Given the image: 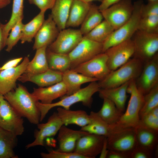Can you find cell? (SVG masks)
Returning <instances> with one entry per match:
<instances>
[{
  "mask_svg": "<svg viewBox=\"0 0 158 158\" xmlns=\"http://www.w3.org/2000/svg\"><path fill=\"white\" fill-rule=\"evenodd\" d=\"M4 98L22 117L31 123L37 125L40 121V113L37 106L39 101L23 85L18 87L4 95Z\"/></svg>",
  "mask_w": 158,
  "mask_h": 158,
  "instance_id": "cell-1",
  "label": "cell"
},
{
  "mask_svg": "<svg viewBox=\"0 0 158 158\" xmlns=\"http://www.w3.org/2000/svg\"><path fill=\"white\" fill-rule=\"evenodd\" d=\"M100 89L99 83L93 81L85 87L81 88L77 92L68 96L65 95L61 97V100L57 102L49 104H44L39 101L37 106L40 113V122L44 118L49 111L57 107L67 109L73 104L81 102L83 105L90 108L93 102L92 96Z\"/></svg>",
  "mask_w": 158,
  "mask_h": 158,
  "instance_id": "cell-2",
  "label": "cell"
},
{
  "mask_svg": "<svg viewBox=\"0 0 158 158\" xmlns=\"http://www.w3.org/2000/svg\"><path fill=\"white\" fill-rule=\"evenodd\" d=\"M136 79L129 82L127 92L130 95L126 111L116 124L109 126L110 130L120 128H135L140 120L139 113L144 102V95L138 89Z\"/></svg>",
  "mask_w": 158,
  "mask_h": 158,
  "instance_id": "cell-3",
  "label": "cell"
},
{
  "mask_svg": "<svg viewBox=\"0 0 158 158\" xmlns=\"http://www.w3.org/2000/svg\"><path fill=\"white\" fill-rule=\"evenodd\" d=\"M143 63L133 57L117 69L111 71L104 79L98 82L100 88L119 86L132 79H136L142 70Z\"/></svg>",
  "mask_w": 158,
  "mask_h": 158,
  "instance_id": "cell-4",
  "label": "cell"
},
{
  "mask_svg": "<svg viewBox=\"0 0 158 158\" xmlns=\"http://www.w3.org/2000/svg\"><path fill=\"white\" fill-rule=\"evenodd\" d=\"M143 4L142 0H138L134 2L133 11L130 18L124 24L114 30L103 43L102 53L112 47L131 39L138 30Z\"/></svg>",
  "mask_w": 158,
  "mask_h": 158,
  "instance_id": "cell-5",
  "label": "cell"
},
{
  "mask_svg": "<svg viewBox=\"0 0 158 158\" xmlns=\"http://www.w3.org/2000/svg\"><path fill=\"white\" fill-rule=\"evenodd\" d=\"M107 138L109 150L130 154L137 146L135 128L111 130Z\"/></svg>",
  "mask_w": 158,
  "mask_h": 158,
  "instance_id": "cell-6",
  "label": "cell"
},
{
  "mask_svg": "<svg viewBox=\"0 0 158 158\" xmlns=\"http://www.w3.org/2000/svg\"><path fill=\"white\" fill-rule=\"evenodd\" d=\"M132 39L134 46V57L143 64L152 59L158 51V34H151L137 30Z\"/></svg>",
  "mask_w": 158,
  "mask_h": 158,
  "instance_id": "cell-7",
  "label": "cell"
},
{
  "mask_svg": "<svg viewBox=\"0 0 158 158\" xmlns=\"http://www.w3.org/2000/svg\"><path fill=\"white\" fill-rule=\"evenodd\" d=\"M103 43L97 42L83 36L75 47L68 54L71 61L70 69L102 53Z\"/></svg>",
  "mask_w": 158,
  "mask_h": 158,
  "instance_id": "cell-8",
  "label": "cell"
},
{
  "mask_svg": "<svg viewBox=\"0 0 158 158\" xmlns=\"http://www.w3.org/2000/svg\"><path fill=\"white\" fill-rule=\"evenodd\" d=\"M133 9L131 0H122L100 12L103 18L115 30L128 20Z\"/></svg>",
  "mask_w": 158,
  "mask_h": 158,
  "instance_id": "cell-9",
  "label": "cell"
},
{
  "mask_svg": "<svg viewBox=\"0 0 158 158\" xmlns=\"http://www.w3.org/2000/svg\"><path fill=\"white\" fill-rule=\"evenodd\" d=\"M107 59L106 54L102 53L71 70L87 77L96 78L98 81H101L111 72L107 66Z\"/></svg>",
  "mask_w": 158,
  "mask_h": 158,
  "instance_id": "cell-10",
  "label": "cell"
},
{
  "mask_svg": "<svg viewBox=\"0 0 158 158\" xmlns=\"http://www.w3.org/2000/svg\"><path fill=\"white\" fill-rule=\"evenodd\" d=\"M135 47L131 39L108 49L105 53L107 57V64L109 69L114 71L126 63L133 56Z\"/></svg>",
  "mask_w": 158,
  "mask_h": 158,
  "instance_id": "cell-11",
  "label": "cell"
},
{
  "mask_svg": "<svg viewBox=\"0 0 158 158\" xmlns=\"http://www.w3.org/2000/svg\"><path fill=\"white\" fill-rule=\"evenodd\" d=\"M21 117L4 99L0 103V127L18 136L24 132Z\"/></svg>",
  "mask_w": 158,
  "mask_h": 158,
  "instance_id": "cell-12",
  "label": "cell"
},
{
  "mask_svg": "<svg viewBox=\"0 0 158 158\" xmlns=\"http://www.w3.org/2000/svg\"><path fill=\"white\" fill-rule=\"evenodd\" d=\"M83 37L80 29H64L60 31L55 40L47 48L54 52L68 54L77 45Z\"/></svg>",
  "mask_w": 158,
  "mask_h": 158,
  "instance_id": "cell-13",
  "label": "cell"
},
{
  "mask_svg": "<svg viewBox=\"0 0 158 158\" xmlns=\"http://www.w3.org/2000/svg\"><path fill=\"white\" fill-rule=\"evenodd\" d=\"M136 87L144 95L158 84V54L145 63L141 73L135 80Z\"/></svg>",
  "mask_w": 158,
  "mask_h": 158,
  "instance_id": "cell-14",
  "label": "cell"
},
{
  "mask_svg": "<svg viewBox=\"0 0 158 158\" xmlns=\"http://www.w3.org/2000/svg\"><path fill=\"white\" fill-rule=\"evenodd\" d=\"M105 137L88 133L78 140L74 152L84 158H95L101 152Z\"/></svg>",
  "mask_w": 158,
  "mask_h": 158,
  "instance_id": "cell-15",
  "label": "cell"
},
{
  "mask_svg": "<svg viewBox=\"0 0 158 158\" xmlns=\"http://www.w3.org/2000/svg\"><path fill=\"white\" fill-rule=\"evenodd\" d=\"M63 125L57 112H54L45 123L37 124L39 130L35 133V139L32 142L27 145V149L37 146H44L45 139L48 137L54 136Z\"/></svg>",
  "mask_w": 158,
  "mask_h": 158,
  "instance_id": "cell-16",
  "label": "cell"
},
{
  "mask_svg": "<svg viewBox=\"0 0 158 158\" xmlns=\"http://www.w3.org/2000/svg\"><path fill=\"white\" fill-rule=\"evenodd\" d=\"M29 61V58L25 56L16 66L0 71V93L4 95L16 87V81L24 73Z\"/></svg>",
  "mask_w": 158,
  "mask_h": 158,
  "instance_id": "cell-17",
  "label": "cell"
},
{
  "mask_svg": "<svg viewBox=\"0 0 158 158\" xmlns=\"http://www.w3.org/2000/svg\"><path fill=\"white\" fill-rule=\"evenodd\" d=\"M59 32L51 14H49L34 37L33 49L44 46L48 47L55 40Z\"/></svg>",
  "mask_w": 158,
  "mask_h": 158,
  "instance_id": "cell-18",
  "label": "cell"
},
{
  "mask_svg": "<svg viewBox=\"0 0 158 158\" xmlns=\"http://www.w3.org/2000/svg\"><path fill=\"white\" fill-rule=\"evenodd\" d=\"M57 139L59 147L57 150L71 152H74L76 142L82 136L88 133L81 130H75L63 125L58 132Z\"/></svg>",
  "mask_w": 158,
  "mask_h": 158,
  "instance_id": "cell-19",
  "label": "cell"
},
{
  "mask_svg": "<svg viewBox=\"0 0 158 158\" xmlns=\"http://www.w3.org/2000/svg\"><path fill=\"white\" fill-rule=\"evenodd\" d=\"M67 91L66 86L62 81L45 87L34 88L32 93L41 103L49 104L54 100L65 95Z\"/></svg>",
  "mask_w": 158,
  "mask_h": 158,
  "instance_id": "cell-20",
  "label": "cell"
},
{
  "mask_svg": "<svg viewBox=\"0 0 158 158\" xmlns=\"http://www.w3.org/2000/svg\"><path fill=\"white\" fill-rule=\"evenodd\" d=\"M135 128L137 145L154 152L158 148V131L147 127L140 122Z\"/></svg>",
  "mask_w": 158,
  "mask_h": 158,
  "instance_id": "cell-21",
  "label": "cell"
},
{
  "mask_svg": "<svg viewBox=\"0 0 158 158\" xmlns=\"http://www.w3.org/2000/svg\"><path fill=\"white\" fill-rule=\"evenodd\" d=\"M129 82L116 87L100 88L98 92L99 96L102 99L106 98L111 101L118 109L123 112L128 97L127 93Z\"/></svg>",
  "mask_w": 158,
  "mask_h": 158,
  "instance_id": "cell-22",
  "label": "cell"
},
{
  "mask_svg": "<svg viewBox=\"0 0 158 158\" xmlns=\"http://www.w3.org/2000/svg\"><path fill=\"white\" fill-rule=\"evenodd\" d=\"M63 73L49 68L45 72L29 77L21 76L18 80L22 83L30 82L36 84L39 87H47L62 81Z\"/></svg>",
  "mask_w": 158,
  "mask_h": 158,
  "instance_id": "cell-23",
  "label": "cell"
},
{
  "mask_svg": "<svg viewBox=\"0 0 158 158\" xmlns=\"http://www.w3.org/2000/svg\"><path fill=\"white\" fill-rule=\"evenodd\" d=\"M62 81L67 89L65 95L68 96L80 90L82 84L98 80L96 78L87 77L69 69L63 73Z\"/></svg>",
  "mask_w": 158,
  "mask_h": 158,
  "instance_id": "cell-24",
  "label": "cell"
},
{
  "mask_svg": "<svg viewBox=\"0 0 158 158\" xmlns=\"http://www.w3.org/2000/svg\"><path fill=\"white\" fill-rule=\"evenodd\" d=\"M57 111L63 125L75 124L81 127L90 122L89 115L83 110H72L59 107L57 109Z\"/></svg>",
  "mask_w": 158,
  "mask_h": 158,
  "instance_id": "cell-25",
  "label": "cell"
},
{
  "mask_svg": "<svg viewBox=\"0 0 158 158\" xmlns=\"http://www.w3.org/2000/svg\"><path fill=\"white\" fill-rule=\"evenodd\" d=\"M91 4L80 0H73L66 27H78L81 25L87 15Z\"/></svg>",
  "mask_w": 158,
  "mask_h": 158,
  "instance_id": "cell-26",
  "label": "cell"
},
{
  "mask_svg": "<svg viewBox=\"0 0 158 158\" xmlns=\"http://www.w3.org/2000/svg\"><path fill=\"white\" fill-rule=\"evenodd\" d=\"M47 47L44 46L36 50L34 58L29 62L21 76L27 77L38 74L49 69L46 56Z\"/></svg>",
  "mask_w": 158,
  "mask_h": 158,
  "instance_id": "cell-27",
  "label": "cell"
},
{
  "mask_svg": "<svg viewBox=\"0 0 158 158\" xmlns=\"http://www.w3.org/2000/svg\"><path fill=\"white\" fill-rule=\"evenodd\" d=\"M73 0H56L51 14L60 31L65 28Z\"/></svg>",
  "mask_w": 158,
  "mask_h": 158,
  "instance_id": "cell-28",
  "label": "cell"
},
{
  "mask_svg": "<svg viewBox=\"0 0 158 158\" xmlns=\"http://www.w3.org/2000/svg\"><path fill=\"white\" fill-rule=\"evenodd\" d=\"M16 135L0 127V158H18L14 151L17 145Z\"/></svg>",
  "mask_w": 158,
  "mask_h": 158,
  "instance_id": "cell-29",
  "label": "cell"
},
{
  "mask_svg": "<svg viewBox=\"0 0 158 158\" xmlns=\"http://www.w3.org/2000/svg\"><path fill=\"white\" fill-rule=\"evenodd\" d=\"M89 116V123L81 127L80 130L107 137L110 131L109 125L100 117L97 112L91 111Z\"/></svg>",
  "mask_w": 158,
  "mask_h": 158,
  "instance_id": "cell-30",
  "label": "cell"
},
{
  "mask_svg": "<svg viewBox=\"0 0 158 158\" xmlns=\"http://www.w3.org/2000/svg\"><path fill=\"white\" fill-rule=\"evenodd\" d=\"M102 106L97 114L109 126L117 123L124 112L118 109L110 100L104 98Z\"/></svg>",
  "mask_w": 158,
  "mask_h": 158,
  "instance_id": "cell-31",
  "label": "cell"
},
{
  "mask_svg": "<svg viewBox=\"0 0 158 158\" xmlns=\"http://www.w3.org/2000/svg\"><path fill=\"white\" fill-rule=\"evenodd\" d=\"M46 56L49 68L63 73L70 69L71 61L68 54L54 52L47 47Z\"/></svg>",
  "mask_w": 158,
  "mask_h": 158,
  "instance_id": "cell-32",
  "label": "cell"
},
{
  "mask_svg": "<svg viewBox=\"0 0 158 158\" xmlns=\"http://www.w3.org/2000/svg\"><path fill=\"white\" fill-rule=\"evenodd\" d=\"M45 12L40 11L30 22L26 24H24L22 35L20 39L22 44L32 41L33 38L45 20L44 14Z\"/></svg>",
  "mask_w": 158,
  "mask_h": 158,
  "instance_id": "cell-33",
  "label": "cell"
},
{
  "mask_svg": "<svg viewBox=\"0 0 158 158\" xmlns=\"http://www.w3.org/2000/svg\"><path fill=\"white\" fill-rule=\"evenodd\" d=\"M103 18L98 9V6L91 4L90 9L81 24L80 31L83 35H85L99 24Z\"/></svg>",
  "mask_w": 158,
  "mask_h": 158,
  "instance_id": "cell-34",
  "label": "cell"
},
{
  "mask_svg": "<svg viewBox=\"0 0 158 158\" xmlns=\"http://www.w3.org/2000/svg\"><path fill=\"white\" fill-rule=\"evenodd\" d=\"M24 0H13L11 16L8 22L2 25V34L4 40L6 42L9 32L17 22L23 18Z\"/></svg>",
  "mask_w": 158,
  "mask_h": 158,
  "instance_id": "cell-35",
  "label": "cell"
},
{
  "mask_svg": "<svg viewBox=\"0 0 158 158\" xmlns=\"http://www.w3.org/2000/svg\"><path fill=\"white\" fill-rule=\"evenodd\" d=\"M114 30L104 20L84 36L92 41L103 43Z\"/></svg>",
  "mask_w": 158,
  "mask_h": 158,
  "instance_id": "cell-36",
  "label": "cell"
},
{
  "mask_svg": "<svg viewBox=\"0 0 158 158\" xmlns=\"http://www.w3.org/2000/svg\"><path fill=\"white\" fill-rule=\"evenodd\" d=\"M158 106V84L144 95V102L140 110V118L153 108Z\"/></svg>",
  "mask_w": 158,
  "mask_h": 158,
  "instance_id": "cell-37",
  "label": "cell"
},
{
  "mask_svg": "<svg viewBox=\"0 0 158 158\" xmlns=\"http://www.w3.org/2000/svg\"><path fill=\"white\" fill-rule=\"evenodd\" d=\"M138 30L148 33L158 34V15L141 17Z\"/></svg>",
  "mask_w": 158,
  "mask_h": 158,
  "instance_id": "cell-38",
  "label": "cell"
},
{
  "mask_svg": "<svg viewBox=\"0 0 158 158\" xmlns=\"http://www.w3.org/2000/svg\"><path fill=\"white\" fill-rule=\"evenodd\" d=\"M22 19L19 20L11 29V31L6 39V51L10 52L13 47L20 40L22 35L24 24Z\"/></svg>",
  "mask_w": 158,
  "mask_h": 158,
  "instance_id": "cell-39",
  "label": "cell"
},
{
  "mask_svg": "<svg viewBox=\"0 0 158 158\" xmlns=\"http://www.w3.org/2000/svg\"><path fill=\"white\" fill-rule=\"evenodd\" d=\"M43 158H84L74 152H67L52 150L48 153L42 152L40 154Z\"/></svg>",
  "mask_w": 158,
  "mask_h": 158,
  "instance_id": "cell-40",
  "label": "cell"
},
{
  "mask_svg": "<svg viewBox=\"0 0 158 158\" xmlns=\"http://www.w3.org/2000/svg\"><path fill=\"white\" fill-rule=\"evenodd\" d=\"M152 15H158V0L149 1L147 4L142 5L141 17Z\"/></svg>",
  "mask_w": 158,
  "mask_h": 158,
  "instance_id": "cell-41",
  "label": "cell"
},
{
  "mask_svg": "<svg viewBox=\"0 0 158 158\" xmlns=\"http://www.w3.org/2000/svg\"><path fill=\"white\" fill-rule=\"evenodd\" d=\"M154 157V152L137 145L130 154V158H152Z\"/></svg>",
  "mask_w": 158,
  "mask_h": 158,
  "instance_id": "cell-42",
  "label": "cell"
},
{
  "mask_svg": "<svg viewBox=\"0 0 158 158\" xmlns=\"http://www.w3.org/2000/svg\"><path fill=\"white\" fill-rule=\"evenodd\" d=\"M139 122L147 127L158 131V118L154 117L150 112L141 117Z\"/></svg>",
  "mask_w": 158,
  "mask_h": 158,
  "instance_id": "cell-43",
  "label": "cell"
},
{
  "mask_svg": "<svg viewBox=\"0 0 158 158\" xmlns=\"http://www.w3.org/2000/svg\"><path fill=\"white\" fill-rule=\"evenodd\" d=\"M31 4L36 6L40 11H46L53 7L56 0H28Z\"/></svg>",
  "mask_w": 158,
  "mask_h": 158,
  "instance_id": "cell-44",
  "label": "cell"
},
{
  "mask_svg": "<svg viewBox=\"0 0 158 158\" xmlns=\"http://www.w3.org/2000/svg\"><path fill=\"white\" fill-rule=\"evenodd\" d=\"M23 59L20 57L11 59L8 61L0 67V70L3 71L16 66Z\"/></svg>",
  "mask_w": 158,
  "mask_h": 158,
  "instance_id": "cell-45",
  "label": "cell"
},
{
  "mask_svg": "<svg viewBox=\"0 0 158 158\" xmlns=\"http://www.w3.org/2000/svg\"><path fill=\"white\" fill-rule=\"evenodd\" d=\"M107 158H130V155L118 151L109 150Z\"/></svg>",
  "mask_w": 158,
  "mask_h": 158,
  "instance_id": "cell-46",
  "label": "cell"
},
{
  "mask_svg": "<svg viewBox=\"0 0 158 158\" xmlns=\"http://www.w3.org/2000/svg\"><path fill=\"white\" fill-rule=\"evenodd\" d=\"M122 0H103L100 5L98 6L100 11L104 10L112 5Z\"/></svg>",
  "mask_w": 158,
  "mask_h": 158,
  "instance_id": "cell-47",
  "label": "cell"
},
{
  "mask_svg": "<svg viewBox=\"0 0 158 158\" xmlns=\"http://www.w3.org/2000/svg\"><path fill=\"white\" fill-rule=\"evenodd\" d=\"M109 151L107 147V138L105 137L104 140L103 145L100 154V158H107Z\"/></svg>",
  "mask_w": 158,
  "mask_h": 158,
  "instance_id": "cell-48",
  "label": "cell"
},
{
  "mask_svg": "<svg viewBox=\"0 0 158 158\" xmlns=\"http://www.w3.org/2000/svg\"><path fill=\"white\" fill-rule=\"evenodd\" d=\"M2 25L0 22V51L6 46L2 34Z\"/></svg>",
  "mask_w": 158,
  "mask_h": 158,
  "instance_id": "cell-49",
  "label": "cell"
},
{
  "mask_svg": "<svg viewBox=\"0 0 158 158\" xmlns=\"http://www.w3.org/2000/svg\"><path fill=\"white\" fill-rule=\"evenodd\" d=\"M11 0H0V8H4L11 2Z\"/></svg>",
  "mask_w": 158,
  "mask_h": 158,
  "instance_id": "cell-50",
  "label": "cell"
},
{
  "mask_svg": "<svg viewBox=\"0 0 158 158\" xmlns=\"http://www.w3.org/2000/svg\"><path fill=\"white\" fill-rule=\"evenodd\" d=\"M149 112L154 117L158 118V106L153 108Z\"/></svg>",
  "mask_w": 158,
  "mask_h": 158,
  "instance_id": "cell-51",
  "label": "cell"
},
{
  "mask_svg": "<svg viewBox=\"0 0 158 158\" xmlns=\"http://www.w3.org/2000/svg\"><path fill=\"white\" fill-rule=\"evenodd\" d=\"M84 2L87 3H91L92 1H97L101 2L103 0H80Z\"/></svg>",
  "mask_w": 158,
  "mask_h": 158,
  "instance_id": "cell-52",
  "label": "cell"
},
{
  "mask_svg": "<svg viewBox=\"0 0 158 158\" xmlns=\"http://www.w3.org/2000/svg\"><path fill=\"white\" fill-rule=\"evenodd\" d=\"M4 99V95L0 93V103L1 100Z\"/></svg>",
  "mask_w": 158,
  "mask_h": 158,
  "instance_id": "cell-53",
  "label": "cell"
},
{
  "mask_svg": "<svg viewBox=\"0 0 158 158\" xmlns=\"http://www.w3.org/2000/svg\"><path fill=\"white\" fill-rule=\"evenodd\" d=\"M158 0H148L149 1H157Z\"/></svg>",
  "mask_w": 158,
  "mask_h": 158,
  "instance_id": "cell-54",
  "label": "cell"
},
{
  "mask_svg": "<svg viewBox=\"0 0 158 158\" xmlns=\"http://www.w3.org/2000/svg\"><path fill=\"white\" fill-rule=\"evenodd\" d=\"M1 71L0 70V72Z\"/></svg>",
  "mask_w": 158,
  "mask_h": 158,
  "instance_id": "cell-55",
  "label": "cell"
}]
</instances>
